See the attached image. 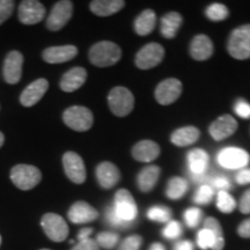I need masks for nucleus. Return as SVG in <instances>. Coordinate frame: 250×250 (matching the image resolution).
Masks as SVG:
<instances>
[{"label": "nucleus", "mask_w": 250, "mask_h": 250, "mask_svg": "<svg viewBox=\"0 0 250 250\" xmlns=\"http://www.w3.org/2000/svg\"><path fill=\"white\" fill-rule=\"evenodd\" d=\"M89 61L98 67H107L116 64L122 57V50L116 43L110 41H101L89 50Z\"/></svg>", "instance_id": "f257e3e1"}, {"label": "nucleus", "mask_w": 250, "mask_h": 250, "mask_svg": "<svg viewBox=\"0 0 250 250\" xmlns=\"http://www.w3.org/2000/svg\"><path fill=\"white\" fill-rule=\"evenodd\" d=\"M112 210L125 227H130L136 221L138 208L132 195L126 189H120L114 198Z\"/></svg>", "instance_id": "f03ea898"}, {"label": "nucleus", "mask_w": 250, "mask_h": 250, "mask_svg": "<svg viewBox=\"0 0 250 250\" xmlns=\"http://www.w3.org/2000/svg\"><path fill=\"white\" fill-rule=\"evenodd\" d=\"M227 49L229 55L235 59L245 61L250 58V24L236 28L230 34Z\"/></svg>", "instance_id": "7ed1b4c3"}, {"label": "nucleus", "mask_w": 250, "mask_h": 250, "mask_svg": "<svg viewBox=\"0 0 250 250\" xmlns=\"http://www.w3.org/2000/svg\"><path fill=\"white\" fill-rule=\"evenodd\" d=\"M11 180L15 187L27 191L35 188L42 180L39 168L31 165H18L11 170Z\"/></svg>", "instance_id": "20e7f679"}, {"label": "nucleus", "mask_w": 250, "mask_h": 250, "mask_svg": "<svg viewBox=\"0 0 250 250\" xmlns=\"http://www.w3.org/2000/svg\"><path fill=\"white\" fill-rule=\"evenodd\" d=\"M108 103L112 114L118 117L127 116L134 107L133 94L125 87H115L109 93Z\"/></svg>", "instance_id": "39448f33"}, {"label": "nucleus", "mask_w": 250, "mask_h": 250, "mask_svg": "<svg viewBox=\"0 0 250 250\" xmlns=\"http://www.w3.org/2000/svg\"><path fill=\"white\" fill-rule=\"evenodd\" d=\"M62 121L70 129L83 132L92 127L94 117L88 108L83 107V105H73L64 111Z\"/></svg>", "instance_id": "423d86ee"}, {"label": "nucleus", "mask_w": 250, "mask_h": 250, "mask_svg": "<svg viewBox=\"0 0 250 250\" xmlns=\"http://www.w3.org/2000/svg\"><path fill=\"white\" fill-rule=\"evenodd\" d=\"M43 232L54 242H62L68 236V226L62 215L56 213H45L41 219Z\"/></svg>", "instance_id": "0eeeda50"}, {"label": "nucleus", "mask_w": 250, "mask_h": 250, "mask_svg": "<svg viewBox=\"0 0 250 250\" xmlns=\"http://www.w3.org/2000/svg\"><path fill=\"white\" fill-rule=\"evenodd\" d=\"M165 56L164 46L158 43H149L143 46L136 55V65L140 70H149L162 62Z\"/></svg>", "instance_id": "6e6552de"}, {"label": "nucleus", "mask_w": 250, "mask_h": 250, "mask_svg": "<svg viewBox=\"0 0 250 250\" xmlns=\"http://www.w3.org/2000/svg\"><path fill=\"white\" fill-rule=\"evenodd\" d=\"M73 14V4L68 0H62L56 2L46 20V27L49 30H61L66 24Z\"/></svg>", "instance_id": "1a4fd4ad"}, {"label": "nucleus", "mask_w": 250, "mask_h": 250, "mask_svg": "<svg viewBox=\"0 0 250 250\" xmlns=\"http://www.w3.org/2000/svg\"><path fill=\"white\" fill-rule=\"evenodd\" d=\"M250 156L245 149L226 147L218 154V162L226 169H241L249 164Z\"/></svg>", "instance_id": "9d476101"}, {"label": "nucleus", "mask_w": 250, "mask_h": 250, "mask_svg": "<svg viewBox=\"0 0 250 250\" xmlns=\"http://www.w3.org/2000/svg\"><path fill=\"white\" fill-rule=\"evenodd\" d=\"M62 166L66 176L73 183L81 184L86 181L85 162L76 152H66L62 156Z\"/></svg>", "instance_id": "9b49d317"}, {"label": "nucleus", "mask_w": 250, "mask_h": 250, "mask_svg": "<svg viewBox=\"0 0 250 250\" xmlns=\"http://www.w3.org/2000/svg\"><path fill=\"white\" fill-rule=\"evenodd\" d=\"M182 93V83L175 78L161 81L155 89V100L162 105H168L176 101Z\"/></svg>", "instance_id": "f8f14e48"}, {"label": "nucleus", "mask_w": 250, "mask_h": 250, "mask_svg": "<svg viewBox=\"0 0 250 250\" xmlns=\"http://www.w3.org/2000/svg\"><path fill=\"white\" fill-rule=\"evenodd\" d=\"M45 17V8L37 0H24L19 6V19L23 24H35Z\"/></svg>", "instance_id": "ddd939ff"}, {"label": "nucleus", "mask_w": 250, "mask_h": 250, "mask_svg": "<svg viewBox=\"0 0 250 250\" xmlns=\"http://www.w3.org/2000/svg\"><path fill=\"white\" fill-rule=\"evenodd\" d=\"M67 217L70 219L71 223L73 224H89L99 218V212L92 205H89L88 203L79 201L71 206L70 210L67 212Z\"/></svg>", "instance_id": "4468645a"}, {"label": "nucleus", "mask_w": 250, "mask_h": 250, "mask_svg": "<svg viewBox=\"0 0 250 250\" xmlns=\"http://www.w3.org/2000/svg\"><path fill=\"white\" fill-rule=\"evenodd\" d=\"M23 56L19 51H11L4 62V79L7 83H18L22 76Z\"/></svg>", "instance_id": "2eb2a0df"}, {"label": "nucleus", "mask_w": 250, "mask_h": 250, "mask_svg": "<svg viewBox=\"0 0 250 250\" xmlns=\"http://www.w3.org/2000/svg\"><path fill=\"white\" fill-rule=\"evenodd\" d=\"M49 88V83L46 79H37L27 86L20 96L21 104L24 107H33L44 96L46 90Z\"/></svg>", "instance_id": "dca6fc26"}, {"label": "nucleus", "mask_w": 250, "mask_h": 250, "mask_svg": "<svg viewBox=\"0 0 250 250\" xmlns=\"http://www.w3.org/2000/svg\"><path fill=\"white\" fill-rule=\"evenodd\" d=\"M96 179L103 189H111L121 180V173L112 162H101L96 167Z\"/></svg>", "instance_id": "f3484780"}, {"label": "nucleus", "mask_w": 250, "mask_h": 250, "mask_svg": "<svg viewBox=\"0 0 250 250\" xmlns=\"http://www.w3.org/2000/svg\"><path fill=\"white\" fill-rule=\"evenodd\" d=\"M237 129V122L230 115H223L218 117L210 126V134L215 140L226 139Z\"/></svg>", "instance_id": "a211bd4d"}, {"label": "nucleus", "mask_w": 250, "mask_h": 250, "mask_svg": "<svg viewBox=\"0 0 250 250\" xmlns=\"http://www.w3.org/2000/svg\"><path fill=\"white\" fill-rule=\"evenodd\" d=\"M77 55L78 48L74 45L51 46L43 51V59L49 64H62L73 59Z\"/></svg>", "instance_id": "6ab92c4d"}, {"label": "nucleus", "mask_w": 250, "mask_h": 250, "mask_svg": "<svg viewBox=\"0 0 250 250\" xmlns=\"http://www.w3.org/2000/svg\"><path fill=\"white\" fill-rule=\"evenodd\" d=\"M87 72L83 67H73L64 74L61 80V89L72 93L86 83Z\"/></svg>", "instance_id": "aec40b11"}, {"label": "nucleus", "mask_w": 250, "mask_h": 250, "mask_svg": "<svg viewBox=\"0 0 250 250\" xmlns=\"http://www.w3.org/2000/svg\"><path fill=\"white\" fill-rule=\"evenodd\" d=\"M160 155V147L152 140H142L132 148V156L137 161L152 162Z\"/></svg>", "instance_id": "412c9836"}, {"label": "nucleus", "mask_w": 250, "mask_h": 250, "mask_svg": "<svg viewBox=\"0 0 250 250\" xmlns=\"http://www.w3.org/2000/svg\"><path fill=\"white\" fill-rule=\"evenodd\" d=\"M190 54L196 61H206L213 54L212 41L206 35H197L190 45Z\"/></svg>", "instance_id": "4be33fe9"}, {"label": "nucleus", "mask_w": 250, "mask_h": 250, "mask_svg": "<svg viewBox=\"0 0 250 250\" xmlns=\"http://www.w3.org/2000/svg\"><path fill=\"white\" fill-rule=\"evenodd\" d=\"M124 6L123 0H94L89 4V8L98 17H109L120 12Z\"/></svg>", "instance_id": "5701e85b"}, {"label": "nucleus", "mask_w": 250, "mask_h": 250, "mask_svg": "<svg viewBox=\"0 0 250 250\" xmlns=\"http://www.w3.org/2000/svg\"><path fill=\"white\" fill-rule=\"evenodd\" d=\"M188 166L190 175H203L206 173L208 166V155L201 148L192 149L188 154Z\"/></svg>", "instance_id": "b1692460"}, {"label": "nucleus", "mask_w": 250, "mask_h": 250, "mask_svg": "<svg viewBox=\"0 0 250 250\" xmlns=\"http://www.w3.org/2000/svg\"><path fill=\"white\" fill-rule=\"evenodd\" d=\"M161 169L158 166H147L140 171L137 177V184L143 192L151 191L158 182Z\"/></svg>", "instance_id": "393cba45"}, {"label": "nucleus", "mask_w": 250, "mask_h": 250, "mask_svg": "<svg viewBox=\"0 0 250 250\" xmlns=\"http://www.w3.org/2000/svg\"><path fill=\"white\" fill-rule=\"evenodd\" d=\"M199 136H201V132H199V130L197 127L186 126L174 131L170 137V140L174 145L183 147V146L191 145V144L196 143L198 140Z\"/></svg>", "instance_id": "a878e982"}, {"label": "nucleus", "mask_w": 250, "mask_h": 250, "mask_svg": "<svg viewBox=\"0 0 250 250\" xmlns=\"http://www.w3.org/2000/svg\"><path fill=\"white\" fill-rule=\"evenodd\" d=\"M182 15L177 12H170L161 19V34L166 39H173L182 24Z\"/></svg>", "instance_id": "bb28decb"}, {"label": "nucleus", "mask_w": 250, "mask_h": 250, "mask_svg": "<svg viewBox=\"0 0 250 250\" xmlns=\"http://www.w3.org/2000/svg\"><path fill=\"white\" fill-rule=\"evenodd\" d=\"M156 17L152 9H146L138 15L134 21V30L140 36H146L151 34L155 28Z\"/></svg>", "instance_id": "cd10ccee"}, {"label": "nucleus", "mask_w": 250, "mask_h": 250, "mask_svg": "<svg viewBox=\"0 0 250 250\" xmlns=\"http://www.w3.org/2000/svg\"><path fill=\"white\" fill-rule=\"evenodd\" d=\"M188 191V182L182 177H173L168 182L167 189H166V196L169 199L176 201L182 198Z\"/></svg>", "instance_id": "c85d7f7f"}, {"label": "nucleus", "mask_w": 250, "mask_h": 250, "mask_svg": "<svg viewBox=\"0 0 250 250\" xmlns=\"http://www.w3.org/2000/svg\"><path fill=\"white\" fill-rule=\"evenodd\" d=\"M204 228H208L213 232L215 236V246L213 250H223L225 246V240H224V233L223 228H221L220 224L215 218H208L204 221Z\"/></svg>", "instance_id": "c756f323"}, {"label": "nucleus", "mask_w": 250, "mask_h": 250, "mask_svg": "<svg viewBox=\"0 0 250 250\" xmlns=\"http://www.w3.org/2000/svg\"><path fill=\"white\" fill-rule=\"evenodd\" d=\"M96 243L102 249H114L120 242V235L115 232H102L99 233L95 239Z\"/></svg>", "instance_id": "7c9ffc66"}, {"label": "nucleus", "mask_w": 250, "mask_h": 250, "mask_svg": "<svg viewBox=\"0 0 250 250\" xmlns=\"http://www.w3.org/2000/svg\"><path fill=\"white\" fill-rule=\"evenodd\" d=\"M147 217L152 221L168 224L171 219V211L166 206H152L147 211Z\"/></svg>", "instance_id": "2f4dec72"}, {"label": "nucleus", "mask_w": 250, "mask_h": 250, "mask_svg": "<svg viewBox=\"0 0 250 250\" xmlns=\"http://www.w3.org/2000/svg\"><path fill=\"white\" fill-rule=\"evenodd\" d=\"M217 206L219 211L223 213H230L235 210L236 202L233 196H230L227 191H219L217 197Z\"/></svg>", "instance_id": "473e14b6"}, {"label": "nucleus", "mask_w": 250, "mask_h": 250, "mask_svg": "<svg viewBox=\"0 0 250 250\" xmlns=\"http://www.w3.org/2000/svg\"><path fill=\"white\" fill-rule=\"evenodd\" d=\"M197 245L203 250H213L215 246V236L213 232L208 229V228H203V229L199 230L198 235H197Z\"/></svg>", "instance_id": "72a5a7b5"}, {"label": "nucleus", "mask_w": 250, "mask_h": 250, "mask_svg": "<svg viewBox=\"0 0 250 250\" xmlns=\"http://www.w3.org/2000/svg\"><path fill=\"white\" fill-rule=\"evenodd\" d=\"M214 195V190L212 189L210 184H203L197 190L195 197H193V202L199 205H206L212 201Z\"/></svg>", "instance_id": "f704fd0d"}, {"label": "nucleus", "mask_w": 250, "mask_h": 250, "mask_svg": "<svg viewBox=\"0 0 250 250\" xmlns=\"http://www.w3.org/2000/svg\"><path fill=\"white\" fill-rule=\"evenodd\" d=\"M205 14L212 21H223L228 17V9L223 4H212L206 8Z\"/></svg>", "instance_id": "c9c22d12"}, {"label": "nucleus", "mask_w": 250, "mask_h": 250, "mask_svg": "<svg viewBox=\"0 0 250 250\" xmlns=\"http://www.w3.org/2000/svg\"><path fill=\"white\" fill-rule=\"evenodd\" d=\"M203 217L202 211L197 208H190L184 212V220L188 227L195 228L201 223Z\"/></svg>", "instance_id": "e433bc0d"}, {"label": "nucleus", "mask_w": 250, "mask_h": 250, "mask_svg": "<svg viewBox=\"0 0 250 250\" xmlns=\"http://www.w3.org/2000/svg\"><path fill=\"white\" fill-rule=\"evenodd\" d=\"M181 234H182V226H181L179 221L174 220H170L167 224V226L164 228V230H162V235L168 240L179 239Z\"/></svg>", "instance_id": "4c0bfd02"}, {"label": "nucleus", "mask_w": 250, "mask_h": 250, "mask_svg": "<svg viewBox=\"0 0 250 250\" xmlns=\"http://www.w3.org/2000/svg\"><path fill=\"white\" fill-rule=\"evenodd\" d=\"M143 239L140 235H130L121 243L117 250H139Z\"/></svg>", "instance_id": "58836bf2"}, {"label": "nucleus", "mask_w": 250, "mask_h": 250, "mask_svg": "<svg viewBox=\"0 0 250 250\" xmlns=\"http://www.w3.org/2000/svg\"><path fill=\"white\" fill-rule=\"evenodd\" d=\"M14 11V1L12 0H0V24L11 18Z\"/></svg>", "instance_id": "ea45409f"}, {"label": "nucleus", "mask_w": 250, "mask_h": 250, "mask_svg": "<svg viewBox=\"0 0 250 250\" xmlns=\"http://www.w3.org/2000/svg\"><path fill=\"white\" fill-rule=\"evenodd\" d=\"M234 110L240 117L242 118H250V104L245 100L240 99L237 100L235 105H234Z\"/></svg>", "instance_id": "a19ab883"}, {"label": "nucleus", "mask_w": 250, "mask_h": 250, "mask_svg": "<svg viewBox=\"0 0 250 250\" xmlns=\"http://www.w3.org/2000/svg\"><path fill=\"white\" fill-rule=\"evenodd\" d=\"M210 186L212 189H217L219 191H227L230 188V183L225 176H218L210 181Z\"/></svg>", "instance_id": "79ce46f5"}, {"label": "nucleus", "mask_w": 250, "mask_h": 250, "mask_svg": "<svg viewBox=\"0 0 250 250\" xmlns=\"http://www.w3.org/2000/svg\"><path fill=\"white\" fill-rule=\"evenodd\" d=\"M71 250H101V248L98 246L95 240L88 239L86 241L78 242Z\"/></svg>", "instance_id": "37998d69"}, {"label": "nucleus", "mask_w": 250, "mask_h": 250, "mask_svg": "<svg viewBox=\"0 0 250 250\" xmlns=\"http://www.w3.org/2000/svg\"><path fill=\"white\" fill-rule=\"evenodd\" d=\"M240 211L245 214L250 213V189L243 193L240 201Z\"/></svg>", "instance_id": "c03bdc74"}, {"label": "nucleus", "mask_w": 250, "mask_h": 250, "mask_svg": "<svg viewBox=\"0 0 250 250\" xmlns=\"http://www.w3.org/2000/svg\"><path fill=\"white\" fill-rule=\"evenodd\" d=\"M237 233H239L240 236L246 237V239H249L250 237V219H247V220H245L241 225H240L239 228H237Z\"/></svg>", "instance_id": "a18cd8bd"}, {"label": "nucleus", "mask_w": 250, "mask_h": 250, "mask_svg": "<svg viewBox=\"0 0 250 250\" xmlns=\"http://www.w3.org/2000/svg\"><path fill=\"white\" fill-rule=\"evenodd\" d=\"M236 182L239 184L250 183V169H243L236 175Z\"/></svg>", "instance_id": "49530a36"}, {"label": "nucleus", "mask_w": 250, "mask_h": 250, "mask_svg": "<svg viewBox=\"0 0 250 250\" xmlns=\"http://www.w3.org/2000/svg\"><path fill=\"white\" fill-rule=\"evenodd\" d=\"M92 234H93V229L90 227L83 228V229H80L79 233H78V236H77L78 242L86 241V240L92 239V237H90V236H92Z\"/></svg>", "instance_id": "de8ad7c7"}, {"label": "nucleus", "mask_w": 250, "mask_h": 250, "mask_svg": "<svg viewBox=\"0 0 250 250\" xmlns=\"http://www.w3.org/2000/svg\"><path fill=\"white\" fill-rule=\"evenodd\" d=\"M174 250H193V245L190 241H180L175 245Z\"/></svg>", "instance_id": "09e8293b"}, {"label": "nucleus", "mask_w": 250, "mask_h": 250, "mask_svg": "<svg viewBox=\"0 0 250 250\" xmlns=\"http://www.w3.org/2000/svg\"><path fill=\"white\" fill-rule=\"evenodd\" d=\"M148 250H166V248L164 245H161V243H153V245L149 247Z\"/></svg>", "instance_id": "8fccbe9b"}, {"label": "nucleus", "mask_w": 250, "mask_h": 250, "mask_svg": "<svg viewBox=\"0 0 250 250\" xmlns=\"http://www.w3.org/2000/svg\"><path fill=\"white\" fill-rule=\"evenodd\" d=\"M4 142H5V137L4 134L0 132V147H1L2 145H4Z\"/></svg>", "instance_id": "3c124183"}, {"label": "nucleus", "mask_w": 250, "mask_h": 250, "mask_svg": "<svg viewBox=\"0 0 250 250\" xmlns=\"http://www.w3.org/2000/svg\"><path fill=\"white\" fill-rule=\"evenodd\" d=\"M0 245H1V235H0Z\"/></svg>", "instance_id": "603ef678"}, {"label": "nucleus", "mask_w": 250, "mask_h": 250, "mask_svg": "<svg viewBox=\"0 0 250 250\" xmlns=\"http://www.w3.org/2000/svg\"><path fill=\"white\" fill-rule=\"evenodd\" d=\"M41 250H50V249H41Z\"/></svg>", "instance_id": "864d4df0"}]
</instances>
